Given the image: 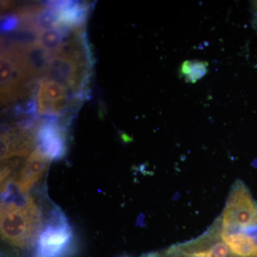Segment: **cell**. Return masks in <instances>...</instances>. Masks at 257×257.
<instances>
[{"mask_svg":"<svg viewBox=\"0 0 257 257\" xmlns=\"http://www.w3.org/2000/svg\"><path fill=\"white\" fill-rule=\"evenodd\" d=\"M63 42V32L60 28L44 30L40 34L39 42L44 49L50 53L55 52Z\"/></svg>","mask_w":257,"mask_h":257,"instance_id":"30bf717a","label":"cell"},{"mask_svg":"<svg viewBox=\"0 0 257 257\" xmlns=\"http://www.w3.org/2000/svg\"><path fill=\"white\" fill-rule=\"evenodd\" d=\"M37 257H40V256H37Z\"/></svg>","mask_w":257,"mask_h":257,"instance_id":"4fadbf2b","label":"cell"},{"mask_svg":"<svg viewBox=\"0 0 257 257\" xmlns=\"http://www.w3.org/2000/svg\"><path fill=\"white\" fill-rule=\"evenodd\" d=\"M208 67L209 63L205 61H184L181 65V77H184L186 82L194 84L208 73Z\"/></svg>","mask_w":257,"mask_h":257,"instance_id":"ba28073f","label":"cell"},{"mask_svg":"<svg viewBox=\"0 0 257 257\" xmlns=\"http://www.w3.org/2000/svg\"><path fill=\"white\" fill-rule=\"evenodd\" d=\"M2 33H11L20 28V19L16 15H5L1 18Z\"/></svg>","mask_w":257,"mask_h":257,"instance_id":"8fae6325","label":"cell"},{"mask_svg":"<svg viewBox=\"0 0 257 257\" xmlns=\"http://www.w3.org/2000/svg\"><path fill=\"white\" fill-rule=\"evenodd\" d=\"M73 229L60 208H55L39 232L35 249L37 256L66 257L74 247Z\"/></svg>","mask_w":257,"mask_h":257,"instance_id":"7a4b0ae2","label":"cell"},{"mask_svg":"<svg viewBox=\"0 0 257 257\" xmlns=\"http://www.w3.org/2000/svg\"><path fill=\"white\" fill-rule=\"evenodd\" d=\"M42 225V211L32 196L15 194L13 189L2 197V257H28L35 247Z\"/></svg>","mask_w":257,"mask_h":257,"instance_id":"6da1fadb","label":"cell"},{"mask_svg":"<svg viewBox=\"0 0 257 257\" xmlns=\"http://www.w3.org/2000/svg\"><path fill=\"white\" fill-rule=\"evenodd\" d=\"M50 160L37 149L29 155L22 166L13 184L20 194H28L29 191L42 178L50 165Z\"/></svg>","mask_w":257,"mask_h":257,"instance_id":"5b68a950","label":"cell"},{"mask_svg":"<svg viewBox=\"0 0 257 257\" xmlns=\"http://www.w3.org/2000/svg\"><path fill=\"white\" fill-rule=\"evenodd\" d=\"M36 131L17 126L4 130L1 135V161L25 158L32 153L36 144Z\"/></svg>","mask_w":257,"mask_h":257,"instance_id":"277c9868","label":"cell"},{"mask_svg":"<svg viewBox=\"0 0 257 257\" xmlns=\"http://www.w3.org/2000/svg\"><path fill=\"white\" fill-rule=\"evenodd\" d=\"M89 8L82 3L69 1L60 13V25L71 28H82L87 20Z\"/></svg>","mask_w":257,"mask_h":257,"instance_id":"8992f818","label":"cell"},{"mask_svg":"<svg viewBox=\"0 0 257 257\" xmlns=\"http://www.w3.org/2000/svg\"><path fill=\"white\" fill-rule=\"evenodd\" d=\"M66 121H41L36 130L37 149L50 161L60 160L67 151Z\"/></svg>","mask_w":257,"mask_h":257,"instance_id":"3957f363","label":"cell"},{"mask_svg":"<svg viewBox=\"0 0 257 257\" xmlns=\"http://www.w3.org/2000/svg\"><path fill=\"white\" fill-rule=\"evenodd\" d=\"M32 25L41 32L58 28L60 25V13L50 7H45L33 19Z\"/></svg>","mask_w":257,"mask_h":257,"instance_id":"9c48e42d","label":"cell"},{"mask_svg":"<svg viewBox=\"0 0 257 257\" xmlns=\"http://www.w3.org/2000/svg\"><path fill=\"white\" fill-rule=\"evenodd\" d=\"M141 257H187V256L178 247L177 245H175L171 246L168 249L147 253Z\"/></svg>","mask_w":257,"mask_h":257,"instance_id":"7c38bea8","label":"cell"},{"mask_svg":"<svg viewBox=\"0 0 257 257\" xmlns=\"http://www.w3.org/2000/svg\"><path fill=\"white\" fill-rule=\"evenodd\" d=\"M41 31L32 27L20 26L15 32L5 35L6 45L10 43V47L18 48H27L33 46L39 42V37Z\"/></svg>","mask_w":257,"mask_h":257,"instance_id":"52a82bcc","label":"cell"}]
</instances>
